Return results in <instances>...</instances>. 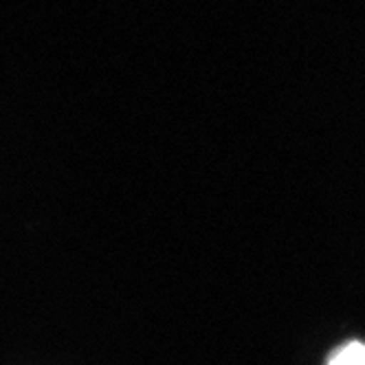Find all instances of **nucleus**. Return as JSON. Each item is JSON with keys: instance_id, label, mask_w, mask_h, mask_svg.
I'll use <instances>...</instances> for the list:
<instances>
[{"instance_id": "1", "label": "nucleus", "mask_w": 365, "mask_h": 365, "mask_svg": "<svg viewBox=\"0 0 365 365\" xmlns=\"http://www.w3.org/2000/svg\"><path fill=\"white\" fill-rule=\"evenodd\" d=\"M328 365H365V344L348 341L344 346H339L330 354Z\"/></svg>"}]
</instances>
